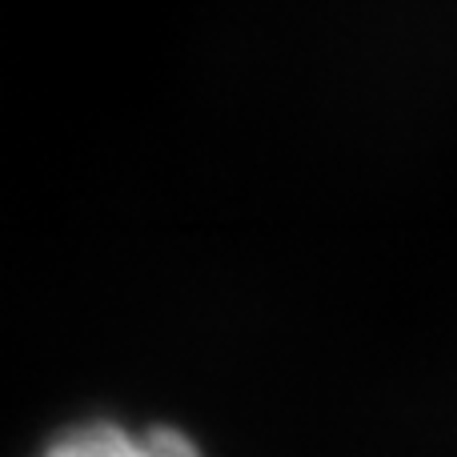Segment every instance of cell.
<instances>
[{"mask_svg":"<svg viewBox=\"0 0 457 457\" xmlns=\"http://www.w3.org/2000/svg\"><path fill=\"white\" fill-rule=\"evenodd\" d=\"M40 457H201V450L169 426L129 429L120 421H80L56 434Z\"/></svg>","mask_w":457,"mask_h":457,"instance_id":"obj_1","label":"cell"}]
</instances>
